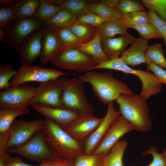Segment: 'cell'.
Segmentation results:
<instances>
[{"label": "cell", "mask_w": 166, "mask_h": 166, "mask_svg": "<svg viewBox=\"0 0 166 166\" xmlns=\"http://www.w3.org/2000/svg\"><path fill=\"white\" fill-rule=\"evenodd\" d=\"M44 126L41 130L50 150L56 158L73 161L84 154L83 142L69 134L53 121L45 118Z\"/></svg>", "instance_id": "6da1fadb"}, {"label": "cell", "mask_w": 166, "mask_h": 166, "mask_svg": "<svg viewBox=\"0 0 166 166\" xmlns=\"http://www.w3.org/2000/svg\"><path fill=\"white\" fill-rule=\"evenodd\" d=\"M74 74L83 83L90 85L96 96L105 105L116 101L121 94H134L126 84L115 78L110 71L100 72L91 70L82 75Z\"/></svg>", "instance_id": "7a4b0ae2"}, {"label": "cell", "mask_w": 166, "mask_h": 166, "mask_svg": "<svg viewBox=\"0 0 166 166\" xmlns=\"http://www.w3.org/2000/svg\"><path fill=\"white\" fill-rule=\"evenodd\" d=\"M147 100L139 95L122 94L116 100L121 115L131 123L135 130L147 132L152 128Z\"/></svg>", "instance_id": "3957f363"}, {"label": "cell", "mask_w": 166, "mask_h": 166, "mask_svg": "<svg viewBox=\"0 0 166 166\" xmlns=\"http://www.w3.org/2000/svg\"><path fill=\"white\" fill-rule=\"evenodd\" d=\"M61 87V99L67 109L78 112L80 115H93V109L88 101L83 83L77 77L58 78Z\"/></svg>", "instance_id": "277c9868"}, {"label": "cell", "mask_w": 166, "mask_h": 166, "mask_svg": "<svg viewBox=\"0 0 166 166\" xmlns=\"http://www.w3.org/2000/svg\"><path fill=\"white\" fill-rule=\"evenodd\" d=\"M96 68L114 70L135 75L142 84L140 94L147 100L161 92V84L152 73L148 70L132 68L124 63L120 57L99 61Z\"/></svg>", "instance_id": "5b68a950"}, {"label": "cell", "mask_w": 166, "mask_h": 166, "mask_svg": "<svg viewBox=\"0 0 166 166\" xmlns=\"http://www.w3.org/2000/svg\"><path fill=\"white\" fill-rule=\"evenodd\" d=\"M44 23L32 18L15 19L5 28L0 29V35L4 42L17 50L27 37L44 26Z\"/></svg>", "instance_id": "8992f818"}, {"label": "cell", "mask_w": 166, "mask_h": 166, "mask_svg": "<svg viewBox=\"0 0 166 166\" xmlns=\"http://www.w3.org/2000/svg\"><path fill=\"white\" fill-rule=\"evenodd\" d=\"M51 62L60 69L78 73L93 70L99 63L98 61L76 48L64 50Z\"/></svg>", "instance_id": "52a82bcc"}, {"label": "cell", "mask_w": 166, "mask_h": 166, "mask_svg": "<svg viewBox=\"0 0 166 166\" xmlns=\"http://www.w3.org/2000/svg\"><path fill=\"white\" fill-rule=\"evenodd\" d=\"M6 152L18 154L41 164L55 158L48 147L41 131L25 144L7 148Z\"/></svg>", "instance_id": "ba28073f"}, {"label": "cell", "mask_w": 166, "mask_h": 166, "mask_svg": "<svg viewBox=\"0 0 166 166\" xmlns=\"http://www.w3.org/2000/svg\"><path fill=\"white\" fill-rule=\"evenodd\" d=\"M74 74L38 66H22L18 69L17 73L11 79L10 83L12 86H14L32 81L42 83L57 80L63 76Z\"/></svg>", "instance_id": "9c48e42d"}, {"label": "cell", "mask_w": 166, "mask_h": 166, "mask_svg": "<svg viewBox=\"0 0 166 166\" xmlns=\"http://www.w3.org/2000/svg\"><path fill=\"white\" fill-rule=\"evenodd\" d=\"M45 123L44 119L30 121L15 120L10 128L6 150L7 148L21 145L27 142L42 129Z\"/></svg>", "instance_id": "30bf717a"}, {"label": "cell", "mask_w": 166, "mask_h": 166, "mask_svg": "<svg viewBox=\"0 0 166 166\" xmlns=\"http://www.w3.org/2000/svg\"><path fill=\"white\" fill-rule=\"evenodd\" d=\"M36 87L26 83L0 92V106L2 107H27L35 95Z\"/></svg>", "instance_id": "8fae6325"}, {"label": "cell", "mask_w": 166, "mask_h": 166, "mask_svg": "<svg viewBox=\"0 0 166 166\" xmlns=\"http://www.w3.org/2000/svg\"><path fill=\"white\" fill-rule=\"evenodd\" d=\"M134 130L133 125L120 115L114 121L91 154L104 157L122 136Z\"/></svg>", "instance_id": "7c38bea8"}, {"label": "cell", "mask_w": 166, "mask_h": 166, "mask_svg": "<svg viewBox=\"0 0 166 166\" xmlns=\"http://www.w3.org/2000/svg\"><path fill=\"white\" fill-rule=\"evenodd\" d=\"M61 85L58 79L40 83L29 105L38 103L53 108L66 109L61 102Z\"/></svg>", "instance_id": "4fadbf2b"}, {"label": "cell", "mask_w": 166, "mask_h": 166, "mask_svg": "<svg viewBox=\"0 0 166 166\" xmlns=\"http://www.w3.org/2000/svg\"><path fill=\"white\" fill-rule=\"evenodd\" d=\"M103 119V117L98 118L93 115H80L72 122L61 127L73 138L84 143Z\"/></svg>", "instance_id": "5bb4252c"}, {"label": "cell", "mask_w": 166, "mask_h": 166, "mask_svg": "<svg viewBox=\"0 0 166 166\" xmlns=\"http://www.w3.org/2000/svg\"><path fill=\"white\" fill-rule=\"evenodd\" d=\"M44 27V26L29 35L17 49L22 66H31L38 57H39L42 50Z\"/></svg>", "instance_id": "9a60e30c"}, {"label": "cell", "mask_w": 166, "mask_h": 166, "mask_svg": "<svg viewBox=\"0 0 166 166\" xmlns=\"http://www.w3.org/2000/svg\"><path fill=\"white\" fill-rule=\"evenodd\" d=\"M106 113L97 128L84 140V154H91L95 149L115 119L121 115L114 107L113 102L108 105Z\"/></svg>", "instance_id": "2e32d148"}, {"label": "cell", "mask_w": 166, "mask_h": 166, "mask_svg": "<svg viewBox=\"0 0 166 166\" xmlns=\"http://www.w3.org/2000/svg\"><path fill=\"white\" fill-rule=\"evenodd\" d=\"M27 107H2L0 108V157L6 153V146L8 141L10 126L18 117L28 114Z\"/></svg>", "instance_id": "e0dca14e"}, {"label": "cell", "mask_w": 166, "mask_h": 166, "mask_svg": "<svg viewBox=\"0 0 166 166\" xmlns=\"http://www.w3.org/2000/svg\"><path fill=\"white\" fill-rule=\"evenodd\" d=\"M31 106L45 118L53 121L61 127L68 124L80 115L78 112L68 109L53 108L38 103Z\"/></svg>", "instance_id": "ac0fdd59"}, {"label": "cell", "mask_w": 166, "mask_h": 166, "mask_svg": "<svg viewBox=\"0 0 166 166\" xmlns=\"http://www.w3.org/2000/svg\"><path fill=\"white\" fill-rule=\"evenodd\" d=\"M63 51L53 29L44 25L42 50L39 57L40 62L45 64L51 62Z\"/></svg>", "instance_id": "d6986e66"}, {"label": "cell", "mask_w": 166, "mask_h": 166, "mask_svg": "<svg viewBox=\"0 0 166 166\" xmlns=\"http://www.w3.org/2000/svg\"><path fill=\"white\" fill-rule=\"evenodd\" d=\"M149 46L148 40L141 37L136 38L129 48L123 51L120 57L129 66L146 64V53Z\"/></svg>", "instance_id": "ffe728a7"}, {"label": "cell", "mask_w": 166, "mask_h": 166, "mask_svg": "<svg viewBox=\"0 0 166 166\" xmlns=\"http://www.w3.org/2000/svg\"><path fill=\"white\" fill-rule=\"evenodd\" d=\"M136 38L127 32L118 38H102L101 46L104 52L110 60L119 57L125 47L132 43Z\"/></svg>", "instance_id": "44dd1931"}, {"label": "cell", "mask_w": 166, "mask_h": 166, "mask_svg": "<svg viewBox=\"0 0 166 166\" xmlns=\"http://www.w3.org/2000/svg\"><path fill=\"white\" fill-rule=\"evenodd\" d=\"M128 27L121 19L113 18L104 22L97 28V32L102 38H113L117 34H125Z\"/></svg>", "instance_id": "7402d4cb"}, {"label": "cell", "mask_w": 166, "mask_h": 166, "mask_svg": "<svg viewBox=\"0 0 166 166\" xmlns=\"http://www.w3.org/2000/svg\"><path fill=\"white\" fill-rule=\"evenodd\" d=\"M102 37L97 32L95 37L91 41L81 44L77 48L81 52L92 57L98 61L109 60L104 52L101 44Z\"/></svg>", "instance_id": "603a6c76"}, {"label": "cell", "mask_w": 166, "mask_h": 166, "mask_svg": "<svg viewBox=\"0 0 166 166\" xmlns=\"http://www.w3.org/2000/svg\"><path fill=\"white\" fill-rule=\"evenodd\" d=\"M78 17L69 10L63 8L45 22L44 25L53 29L69 27L77 21Z\"/></svg>", "instance_id": "cb8c5ba5"}, {"label": "cell", "mask_w": 166, "mask_h": 166, "mask_svg": "<svg viewBox=\"0 0 166 166\" xmlns=\"http://www.w3.org/2000/svg\"><path fill=\"white\" fill-rule=\"evenodd\" d=\"M128 144L124 140L118 141L104 157L102 166H124L123 159Z\"/></svg>", "instance_id": "d4e9b609"}, {"label": "cell", "mask_w": 166, "mask_h": 166, "mask_svg": "<svg viewBox=\"0 0 166 166\" xmlns=\"http://www.w3.org/2000/svg\"><path fill=\"white\" fill-rule=\"evenodd\" d=\"M90 12L104 18L122 19L123 15L116 7L108 3L105 0H102L98 2L89 4Z\"/></svg>", "instance_id": "484cf974"}, {"label": "cell", "mask_w": 166, "mask_h": 166, "mask_svg": "<svg viewBox=\"0 0 166 166\" xmlns=\"http://www.w3.org/2000/svg\"><path fill=\"white\" fill-rule=\"evenodd\" d=\"M52 29L63 51L68 49L77 48L81 44V42L73 33L69 27L59 29Z\"/></svg>", "instance_id": "4316f807"}, {"label": "cell", "mask_w": 166, "mask_h": 166, "mask_svg": "<svg viewBox=\"0 0 166 166\" xmlns=\"http://www.w3.org/2000/svg\"><path fill=\"white\" fill-rule=\"evenodd\" d=\"M69 28L81 44L87 43L96 36L97 28L78 21L73 23Z\"/></svg>", "instance_id": "83f0119b"}, {"label": "cell", "mask_w": 166, "mask_h": 166, "mask_svg": "<svg viewBox=\"0 0 166 166\" xmlns=\"http://www.w3.org/2000/svg\"><path fill=\"white\" fill-rule=\"evenodd\" d=\"M146 64H153L166 69V59L162 45L158 43L149 46L146 53Z\"/></svg>", "instance_id": "f1b7e54d"}, {"label": "cell", "mask_w": 166, "mask_h": 166, "mask_svg": "<svg viewBox=\"0 0 166 166\" xmlns=\"http://www.w3.org/2000/svg\"><path fill=\"white\" fill-rule=\"evenodd\" d=\"M63 8L61 6L50 4L45 0H41L38 9L31 18L45 22L53 17Z\"/></svg>", "instance_id": "f546056e"}, {"label": "cell", "mask_w": 166, "mask_h": 166, "mask_svg": "<svg viewBox=\"0 0 166 166\" xmlns=\"http://www.w3.org/2000/svg\"><path fill=\"white\" fill-rule=\"evenodd\" d=\"M59 5L69 10L78 18L90 12L89 4L84 0H60Z\"/></svg>", "instance_id": "4dcf8cb0"}, {"label": "cell", "mask_w": 166, "mask_h": 166, "mask_svg": "<svg viewBox=\"0 0 166 166\" xmlns=\"http://www.w3.org/2000/svg\"><path fill=\"white\" fill-rule=\"evenodd\" d=\"M41 0H23L18 7L15 19L31 18L38 9Z\"/></svg>", "instance_id": "1f68e13d"}, {"label": "cell", "mask_w": 166, "mask_h": 166, "mask_svg": "<svg viewBox=\"0 0 166 166\" xmlns=\"http://www.w3.org/2000/svg\"><path fill=\"white\" fill-rule=\"evenodd\" d=\"M122 20L128 28H132L150 22L148 13L145 10L123 15Z\"/></svg>", "instance_id": "d6a6232c"}, {"label": "cell", "mask_w": 166, "mask_h": 166, "mask_svg": "<svg viewBox=\"0 0 166 166\" xmlns=\"http://www.w3.org/2000/svg\"><path fill=\"white\" fill-rule=\"evenodd\" d=\"M12 66L7 64L1 65L0 67V89L4 90L11 87L10 82L17 72Z\"/></svg>", "instance_id": "836d02e7"}, {"label": "cell", "mask_w": 166, "mask_h": 166, "mask_svg": "<svg viewBox=\"0 0 166 166\" xmlns=\"http://www.w3.org/2000/svg\"><path fill=\"white\" fill-rule=\"evenodd\" d=\"M141 1L148 10L156 13L166 22V0H142Z\"/></svg>", "instance_id": "e575fe53"}, {"label": "cell", "mask_w": 166, "mask_h": 166, "mask_svg": "<svg viewBox=\"0 0 166 166\" xmlns=\"http://www.w3.org/2000/svg\"><path fill=\"white\" fill-rule=\"evenodd\" d=\"M22 1H19L16 4L10 7H0V29L5 28L11 22L15 19L16 10Z\"/></svg>", "instance_id": "d590c367"}, {"label": "cell", "mask_w": 166, "mask_h": 166, "mask_svg": "<svg viewBox=\"0 0 166 166\" xmlns=\"http://www.w3.org/2000/svg\"><path fill=\"white\" fill-rule=\"evenodd\" d=\"M104 157L93 154H82L74 160L75 166H102Z\"/></svg>", "instance_id": "8d00e7d4"}, {"label": "cell", "mask_w": 166, "mask_h": 166, "mask_svg": "<svg viewBox=\"0 0 166 166\" xmlns=\"http://www.w3.org/2000/svg\"><path fill=\"white\" fill-rule=\"evenodd\" d=\"M136 30L140 37L145 39L161 38L155 27L150 22H148L133 28Z\"/></svg>", "instance_id": "74e56055"}, {"label": "cell", "mask_w": 166, "mask_h": 166, "mask_svg": "<svg viewBox=\"0 0 166 166\" xmlns=\"http://www.w3.org/2000/svg\"><path fill=\"white\" fill-rule=\"evenodd\" d=\"M117 8L123 15L134 12L145 10L143 6L140 3L131 0H121Z\"/></svg>", "instance_id": "f35d334b"}, {"label": "cell", "mask_w": 166, "mask_h": 166, "mask_svg": "<svg viewBox=\"0 0 166 166\" xmlns=\"http://www.w3.org/2000/svg\"><path fill=\"white\" fill-rule=\"evenodd\" d=\"M148 13L150 22L155 27L166 45V22L155 12L148 10Z\"/></svg>", "instance_id": "ab89813d"}, {"label": "cell", "mask_w": 166, "mask_h": 166, "mask_svg": "<svg viewBox=\"0 0 166 166\" xmlns=\"http://www.w3.org/2000/svg\"><path fill=\"white\" fill-rule=\"evenodd\" d=\"M111 19L113 18H103L90 12L78 17L77 21L97 28L104 22Z\"/></svg>", "instance_id": "60d3db41"}, {"label": "cell", "mask_w": 166, "mask_h": 166, "mask_svg": "<svg viewBox=\"0 0 166 166\" xmlns=\"http://www.w3.org/2000/svg\"><path fill=\"white\" fill-rule=\"evenodd\" d=\"M148 154H151L152 156V159L150 163L147 166H166V159L161 154L157 152L156 147H151L148 150L144 152L142 155L144 157Z\"/></svg>", "instance_id": "b9f144b4"}, {"label": "cell", "mask_w": 166, "mask_h": 166, "mask_svg": "<svg viewBox=\"0 0 166 166\" xmlns=\"http://www.w3.org/2000/svg\"><path fill=\"white\" fill-rule=\"evenodd\" d=\"M148 70L156 76L161 84H166V69L153 64L147 65Z\"/></svg>", "instance_id": "7bdbcfd3"}, {"label": "cell", "mask_w": 166, "mask_h": 166, "mask_svg": "<svg viewBox=\"0 0 166 166\" xmlns=\"http://www.w3.org/2000/svg\"><path fill=\"white\" fill-rule=\"evenodd\" d=\"M6 153L2 157L5 166H38L29 165L25 163L22 159L20 157H10Z\"/></svg>", "instance_id": "ee69618b"}, {"label": "cell", "mask_w": 166, "mask_h": 166, "mask_svg": "<svg viewBox=\"0 0 166 166\" xmlns=\"http://www.w3.org/2000/svg\"><path fill=\"white\" fill-rule=\"evenodd\" d=\"M38 166H75L74 161L55 157Z\"/></svg>", "instance_id": "f6af8a7d"}, {"label": "cell", "mask_w": 166, "mask_h": 166, "mask_svg": "<svg viewBox=\"0 0 166 166\" xmlns=\"http://www.w3.org/2000/svg\"><path fill=\"white\" fill-rule=\"evenodd\" d=\"M19 1V0H0V7H10L14 5Z\"/></svg>", "instance_id": "bcb514c9"}, {"label": "cell", "mask_w": 166, "mask_h": 166, "mask_svg": "<svg viewBox=\"0 0 166 166\" xmlns=\"http://www.w3.org/2000/svg\"><path fill=\"white\" fill-rule=\"evenodd\" d=\"M105 1L111 5L117 7L120 1V0H105Z\"/></svg>", "instance_id": "7dc6e473"}, {"label": "cell", "mask_w": 166, "mask_h": 166, "mask_svg": "<svg viewBox=\"0 0 166 166\" xmlns=\"http://www.w3.org/2000/svg\"><path fill=\"white\" fill-rule=\"evenodd\" d=\"M0 166H5L3 158L0 157Z\"/></svg>", "instance_id": "c3c4849f"}, {"label": "cell", "mask_w": 166, "mask_h": 166, "mask_svg": "<svg viewBox=\"0 0 166 166\" xmlns=\"http://www.w3.org/2000/svg\"><path fill=\"white\" fill-rule=\"evenodd\" d=\"M166 159V149H164L161 154Z\"/></svg>", "instance_id": "681fc988"}]
</instances>
